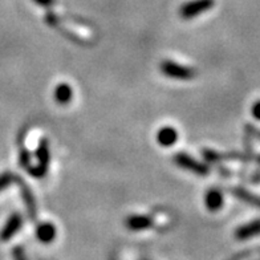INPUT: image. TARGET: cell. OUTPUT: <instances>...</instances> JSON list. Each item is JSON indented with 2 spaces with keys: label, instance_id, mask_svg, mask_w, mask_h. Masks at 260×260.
<instances>
[{
  "label": "cell",
  "instance_id": "cell-14",
  "mask_svg": "<svg viewBox=\"0 0 260 260\" xmlns=\"http://www.w3.org/2000/svg\"><path fill=\"white\" fill-rule=\"evenodd\" d=\"M15 175H12L11 173H3V174H0V191H3L8 186L15 181Z\"/></svg>",
  "mask_w": 260,
  "mask_h": 260
},
{
  "label": "cell",
  "instance_id": "cell-11",
  "mask_svg": "<svg viewBox=\"0 0 260 260\" xmlns=\"http://www.w3.org/2000/svg\"><path fill=\"white\" fill-rule=\"evenodd\" d=\"M73 97V90L68 84H60L55 89V100L60 105H67Z\"/></svg>",
  "mask_w": 260,
  "mask_h": 260
},
{
  "label": "cell",
  "instance_id": "cell-2",
  "mask_svg": "<svg viewBox=\"0 0 260 260\" xmlns=\"http://www.w3.org/2000/svg\"><path fill=\"white\" fill-rule=\"evenodd\" d=\"M161 72L165 76H168L170 79L175 80H191L195 77V69L188 68L185 65H181L178 62L171 61V60H166L161 64Z\"/></svg>",
  "mask_w": 260,
  "mask_h": 260
},
{
  "label": "cell",
  "instance_id": "cell-10",
  "mask_svg": "<svg viewBox=\"0 0 260 260\" xmlns=\"http://www.w3.org/2000/svg\"><path fill=\"white\" fill-rule=\"evenodd\" d=\"M36 236L41 243H51L56 238V227L52 223H41L36 230Z\"/></svg>",
  "mask_w": 260,
  "mask_h": 260
},
{
  "label": "cell",
  "instance_id": "cell-4",
  "mask_svg": "<svg viewBox=\"0 0 260 260\" xmlns=\"http://www.w3.org/2000/svg\"><path fill=\"white\" fill-rule=\"evenodd\" d=\"M174 162L178 165L179 168L186 169L188 171H192L195 174L198 175H205L209 173V168L205 166V165L199 164L198 161H195L194 158H191L190 155H187L186 153H178L175 154Z\"/></svg>",
  "mask_w": 260,
  "mask_h": 260
},
{
  "label": "cell",
  "instance_id": "cell-7",
  "mask_svg": "<svg viewBox=\"0 0 260 260\" xmlns=\"http://www.w3.org/2000/svg\"><path fill=\"white\" fill-rule=\"evenodd\" d=\"M178 141V132L171 126H165L158 130L157 142L164 147H171Z\"/></svg>",
  "mask_w": 260,
  "mask_h": 260
},
{
  "label": "cell",
  "instance_id": "cell-3",
  "mask_svg": "<svg viewBox=\"0 0 260 260\" xmlns=\"http://www.w3.org/2000/svg\"><path fill=\"white\" fill-rule=\"evenodd\" d=\"M49 146H48V141L43 140L40 144V147L36 151V158H38V166L35 169H32L31 173L36 177V178H41L43 175L47 173L48 170V164H49Z\"/></svg>",
  "mask_w": 260,
  "mask_h": 260
},
{
  "label": "cell",
  "instance_id": "cell-9",
  "mask_svg": "<svg viewBox=\"0 0 260 260\" xmlns=\"http://www.w3.org/2000/svg\"><path fill=\"white\" fill-rule=\"evenodd\" d=\"M205 202L210 211H219L223 207V203H224L222 191L218 190V188H211V190L207 191V194H206Z\"/></svg>",
  "mask_w": 260,
  "mask_h": 260
},
{
  "label": "cell",
  "instance_id": "cell-15",
  "mask_svg": "<svg viewBox=\"0 0 260 260\" xmlns=\"http://www.w3.org/2000/svg\"><path fill=\"white\" fill-rule=\"evenodd\" d=\"M251 113H252L255 120L260 121V100H257L256 103L253 104L252 108H251Z\"/></svg>",
  "mask_w": 260,
  "mask_h": 260
},
{
  "label": "cell",
  "instance_id": "cell-12",
  "mask_svg": "<svg viewBox=\"0 0 260 260\" xmlns=\"http://www.w3.org/2000/svg\"><path fill=\"white\" fill-rule=\"evenodd\" d=\"M21 186V192H23V198H24V202L25 205H27V209H28V214L31 215V218H34L36 216V206H35V199L34 197H32L31 191L28 190L27 185L25 183H21V182H19Z\"/></svg>",
  "mask_w": 260,
  "mask_h": 260
},
{
  "label": "cell",
  "instance_id": "cell-6",
  "mask_svg": "<svg viewBox=\"0 0 260 260\" xmlns=\"http://www.w3.org/2000/svg\"><path fill=\"white\" fill-rule=\"evenodd\" d=\"M256 235H260V219L243 224L235 231V238L238 240L250 239V238H253Z\"/></svg>",
  "mask_w": 260,
  "mask_h": 260
},
{
  "label": "cell",
  "instance_id": "cell-13",
  "mask_svg": "<svg viewBox=\"0 0 260 260\" xmlns=\"http://www.w3.org/2000/svg\"><path fill=\"white\" fill-rule=\"evenodd\" d=\"M234 194H235L239 199L244 201V202L260 207V197H259V195L251 194L250 191H246V190H243V188H235V190H234Z\"/></svg>",
  "mask_w": 260,
  "mask_h": 260
},
{
  "label": "cell",
  "instance_id": "cell-16",
  "mask_svg": "<svg viewBox=\"0 0 260 260\" xmlns=\"http://www.w3.org/2000/svg\"><path fill=\"white\" fill-rule=\"evenodd\" d=\"M36 3L40 4V6H44V7H47V6H51L52 3H53V0H35Z\"/></svg>",
  "mask_w": 260,
  "mask_h": 260
},
{
  "label": "cell",
  "instance_id": "cell-5",
  "mask_svg": "<svg viewBox=\"0 0 260 260\" xmlns=\"http://www.w3.org/2000/svg\"><path fill=\"white\" fill-rule=\"evenodd\" d=\"M21 224H23V219L19 214H12L6 222L4 227L0 231V240L2 242H8V240L17 234V231L20 230Z\"/></svg>",
  "mask_w": 260,
  "mask_h": 260
},
{
  "label": "cell",
  "instance_id": "cell-8",
  "mask_svg": "<svg viewBox=\"0 0 260 260\" xmlns=\"http://www.w3.org/2000/svg\"><path fill=\"white\" fill-rule=\"evenodd\" d=\"M125 224L132 231H142V230H146L149 227H151L153 220H151V218H149L146 215H130L125 220Z\"/></svg>",
  "mask_w": 260,
  "mask_h": 260
},
{
  "label": "cell",
  "instance_id": "cell-1",
  "mask_svg": "<svg viewBox=\"0 0 260 260\" xmlns=\"http://www.w3.org/2000/svg\"><path fill=\"white\" fill-rule=\"evenodd\" d=\"M214 4H215V0H191L182 6L179 10V15L182 19L190 20V19H194L201 14H205L211 10Z\"/></svg>",
  "mask_w": 260,
  "mask_h": 260
}]
</instances>
